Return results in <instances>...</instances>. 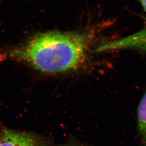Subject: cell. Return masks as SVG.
I'll return each mask as SVG.
<instances>
[{"mask_svg": "<svg viewBox=\"0 0 146 146\" xmlns=\"http://www.w3.org/2000/svg\"><path fill=\"white\" fill-rule=\"evenodd\" d=\"M90 40L84 33L45 31L13 48L8 56L42 73H64L77 69L84 62Z\"/></svg>", "mask_w": 146, "mask_h": 146, "instance_id": "obj_1", "label": "cell"}, {"mask_svg": "<svg viewBox=\"0 0 146 146\" xmlns=\"http://www.w3.org/2000/svg\"><path fill=\"white\" fill-rule=\"evenodd\" d=\"M49 146V142L46 138L30 132L5 129L0 136V146Z\"/></svg>", "mask_w": 146, "mask_h": 146, "instance_id": "obj_2", "label": "cell"}, {"mask_svg": "<svg viewBox=\"0 0 146 146\" xmlns=\"http://www.w3.org/2000/svg\"><path fill=\"white\" fill-rule=\"evenodd\" d=\"M133 48L146 49V25L139 31L121 39L104 42L96 49V52H107L117 49Z\"/></svg>", "mask_w": 146, "mask_h": 146, "instance_id": "obj_3", "label": "cell"}, {"mask_svg": "<svg viewBox=\"0 0 146 146\" xmlns=\"http://www.w3.org/2000/svg\"><path fill=\"white\" fill-rule=\"evenodd\" d=\"M137 113L139 131L146 143V90L139 102Z\"/></svg>", "mask_w": 146, "mask_h": 146, "instance_id": "obj_4", "label": "cell"}, {"mask_svg": "<svg viewBox=\"0 0 146 146\" xmlns=\"http://www.w3.org/2000/svg\"><path fill=\"white\" fill-rule=\"evenodd\" d=\"M138 1L141 3L144 11L146 12V0H138Z\"/></svg>", "mask_w": 146, "mask_h": 146, "instance_id": "obj_5", "label": "cell"}, {"mask_svg": "<svg viewBox=\"0 0 146 146\" xmlns=\"http://www.w3.org/2000/svg\"><path fill=\"white\" fill-rule=\"evenodd\" d=\"M81 146V145H79V144H77L73 143H71L66 144V145H63V146Z\"/></svg>", "mask_w": 146, "mask_h": 146, "instance_id": "obj_6", "label": "cell"}, {"mask_svg": "<svg viewBox=\"0 0 146 146\" xmlns=\"http://www.w3.org/2000/svg\"><path fill=\"white\" fill-rule=\"evenodd\" d=\"M1 1H2V0H0V3H1Z\"/></svg>", "mask_w": 146, "mask_h": 146, "instance_id": "obj_7", "label": "cell"}]
</instances>
